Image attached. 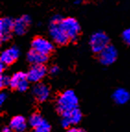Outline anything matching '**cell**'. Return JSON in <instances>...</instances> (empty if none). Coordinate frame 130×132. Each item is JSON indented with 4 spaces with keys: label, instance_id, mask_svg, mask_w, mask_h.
Masks as SVG:
<instances>
[{
    "label": "cell",
    "instance_id": "6da1fadb",
    "mask_svg": "<svg viewBox=\"0 0 130 132\" xmlns=\"http://www.w3.org/2000/svg\"><path fill=\"white\" fill-rule=\"evenodd\" d=\"M79 99L72 90H66L62 93L56 100V108L60 114H63L77 108Z\"/></svg>",
    "mask_w": 130,
    "mask_h": 132
},
{
    "label": "cell",
    "instance_id": "7a4b0ae2",
    "mask_svg": "<svg viewBox=\"0 0 130 132\" xmlns=\"http://www.w3.org/2000/svg\"><path fill=\"white\" fill-rule=\"evenodd\" d=\"M61 20L62 18L59 15H55L51 19L50 25H49V34L55 44L64 45L67 44L70 40L68 36L66 34L64 30L62 29L61 24H60Z\"/></svg>",
    "mask_w": 130,
    "mask_h": 132
},
{
    "label": "cell",
    "instance_id": "3957f363",
    "mask_svg": "<svg viewBox=\"0 0 130 132\" xmlns=\"http://www.w3.org/2000/svg\"><path fill=\"white\" fill-rule=\"evenodd\" d=\"M60 24L70 41H76L77 39L80 32V25L77 20L74 18L62 19Z\"/></svg>",
    "mask_w": 130,
    "mask_h": 132
},
{
    "label": "cell",
    "instance_id": "277c9868",
    "mask_svg": "<svg viewBox=\"0 0 130 132\" xmlns=\"http://www.w3.org/2000/svg\"><path fill=\"white\" fill-rule=\"evenodd\" d=\"M91 50L96 54H100L105 47L109 45V37L103 31H97L93 33L90 40Z\"/></svg>",
    "mask_w": 130,
    "mask_h": 132
},
{
    "label": "cell",
    "instance_id": "5b68a950",
    "mask_svg": "<svg viewBox=\"0 0 130 132\" xmlns=\"http://www.w3.org/2000/svg\"><path fill=\"white\" fill-rule=\"evenodd\" d=\"M30 80L27 77V73L16 72L10 79V87L19 92H25L29 87Z\"/></svg>",
    "mask_w": 130,
    "mask_h": 132
},
{
    "label": "cell",
    "instance_id": "8992f818",
    "mask_svg": "<svg viewBox=\"0 0 130 132\" xmlns=\"http://www.w3.org/2000/svg\"><path fill=\"white\" fill-rule=\"evenodd\" d=\"M47 69L44 64H32L27 72V77L30 82L38 83L46 75Z\"/></svg>",
    "mask_w": 130,
    "mask_h": 132
},
{
    "label": "cell",
    "instance_id": "52a82bcc",
    "mask_svg": "<svg viewBox=\"0 0 130 132\" xmlns=\"http://www.w3.org/2000/svg\"><path fill=\"white\" fill-rule=\"evenodd\" d=\"M31 48L47 55H50L54 50L53 44L49 40L45 39L44 37H41V36L35 37L32 40V42H31Z\"/></svg>",
    "mask_w": 130,
    "mask_h": 132
},
{
    "label": "cell",
    "instance_id": "ba28073f",
    "mask_svg": "<svg viewBox=\"0 0 130 132\" xmlns=\"http://www.w3.org/2000/svg\"><path fill=\"white\" fill-rule=\"evenodd\" d=\"M14 32V20L7 17L0 20V38L1 42H7L10 39L11 34Z\"/></svg>",
    "mask_w": 130,
    "mask_h": 132
},
{
    "label": "cell",
    "instance_id": "9c48e42d",
    "mask_svg": "<svg viewBox=\"0 0 130 132\" xmlns=\"http://www.w3.org/2000/svg\"><path fill=\"white\" fill-rule=\"evenodd\" d=\"M117 58V50L114 45H110L105 47L103 50L99 54L100 62L104 66L112 65Z\"/></svg>",
    "mask_w": 130,
    "mask_h": 132
},
{
    "label": "cell",
    "instance_id": "30bf717a",
    "mask_svg": "<svg viewBox=\"0 0 130 132\" xmlns=\"http://www.w3.org/2000/svg\"><path fill=\"white\" fill-rule=\"evenodd\" d=\"M19 56H20V49L17 46H11L3 51L0 56V61L7 66L13 64L19 58Z\"/></svg>",
    "mask_w": 130,
    "mask_h": 132
},
{
    "label": "cell",
    "instance_id": "8fae6325",
    "mask_svg": "<svg viewBox=\"0 0 130 132\" xmlns=\"http://www.w3.org/2000/svg\"><path fill=\"white\" fill-rule=\"evenodd\" d=\"M31 20L30 16L24 15L14 20V33L17 35H23L31 24Z\"/></svg>",
    "mask_w": 130,
    "mask_h": 132
},
{
    "label": "cell",
    "instance_id": "7c38bea8",
    "mask_svg": "<svg viewBox=\"0 0 130 132\" xmlns=\"http://www.w3.org/2000/svg\"><path fill=\"white\" fill-rule=\"evenodd\" d=\"M32 93L38 102H45L50 95V89L47 85L38 82L32 89Z\"/></svg>",
    "mask_w": 130,
    "mask_h": 132
},
{
    "label": "cell",
    "instance_id": "4fadbf2b",
    "mask_svg": "<svg viewBox=\"0 0 130 132\" xmlns=\"http://www.w3.org/2000/svg\"><path fill=\"white\" fill-rule=\"evenodd\" d=\"M27 60L32 64H44L48 60V55H44L42 53H40L38 51L31 48V51L27 54Z\"/></svg>",
    "mask_w": 130,
    "mask_h": 132
},
{
    "label": "cell",
    "instance_id": "5bb4252c",
    "mask_svg": "<svg viewBox=\"0 0 130 132\" xmlns=\"http://www.w3.org/2000/svg\"><path fill=\"white\" fill-rule=\"evenodd\" d=\"M9 127L13 131L22 132L27 128V120L22 116H16L10 120Z\"/></svg>",
    "mask_w": 130,
    "mask_h": 132
},
{
    "label": "cell",
    "instance_id": "9a60e30c",
    "mask_svg": "<svg viewBox=\"0 0 130 132\" xmlns=\"http://www.w3.org/2000/svg\"><path fill=\"white\" fill-rule=\"evenodd\" d=\"M112 99L117 104H125L130 99V94L126 89L119 88L115 90L112 94Z\"/></svg>",
    "mask_w": 130,
    "mask_h": 132
},
{
    "label": "cell",
    "instance_id": "2e32d148",
    "mask_svg": "<svg viewBox=\"0 0 130 132\" xmlns=\"http://www.w3.org/2000/svg\"><path fill=\"white\" fill-rule=\"evenodd\" d=\"M63 117H66V118L68 119L69 122L71 123V125H77V124L80 123V120H81L82 114L79 108H76V109H74V110L63 114Z\"/></svg>",
    "mask_w": 130,
    "mask_h": 132
},
{
    "label": "cell",
    "instance_id": "e0dca14e",
    "mask_svg": "<svg viewBox=\"0 0 130 132\" xmlns=\"http://www.w3.org/2000/svg\"><path fill=\"white\" fill-rule=\"evenodd\" d=\"M44 121H45V119L42 118V116H41L40 114H38V113L31 114L29 118V124L31 128H33V129L37 128L38 127L42 125Z\"/></svg>",
    "mask_w": 130,
    "mask_h": 132
},
{
    "label": "cell",
    "instance_id": "ac0fdd59",
    "mask_svg": "<svg viewBox=\"0 0 130 132\" xmlns=\"http://www.w3.org/2000/svg\"><path fill=\"white\" fill-rule=\"evenodd\" d=\"M10 79L11 77L6 75V74H1V77H0V87L3 89L7 87V86H10Z\"/></svg>",
    "mask_w": 130,
    "mask_h": 132
},
{
    "label": "cell",
    "instance_id": "d6986e66",
    "mask_svg": "<svg viewBox=\"0 0 130 132\" xmlns=\"http://www.w3.org/2000/svg\"><path fill=\"white\" fill-rule=\"evenodd\" d=\"M122 38H123L124 42L130 46V28L126 29V30H125V31H123Z\"/></svg>",
    "mask_w": 130,
    "mask_h": 132
},
{
    "label": "cell",
    "instance_id": "ffe728a7",
    "mask_svg": "<svg viewBox=\"0 0 130 132\" xmlns=\"http://www.w3.org/2000/svg\"><path fill=\"white\" fill-rule=\"evenodd\" d=\"M61 125L64 128H70V126H72L70 122H69L68 119L66 118V117H63V119H62V121H61Z\"/></svg>",
    "mask_w": 130,
    "mask_h": 132
},
{
    "label": "cell",
    "instance_id": "44dd1931",
    "mask_svg": "<svg viewBox=\"0 0 130 132\" xmlns=\"http://www.w3.org/2000/svg\"><path fill=\"white\" fill-rule=\"evenodd\" d=\"M49 72L52 74V75H56L58 72H59V68L57 66H52L49 69Z\"/></svg>",
    "mask_w": 130,
    "mask_h": 132
},
{
    "label": "cell",
    "instance_id": "7402d4cb",
    "mask_svg": "<svg viewBox=\"0 0 130 132\" xmlns=\"http://www.w3.org/2000/svg\"><path fill=\"white\" fill-rule=\"evenodd\" d=\"M7 93H4V92H2V93H1V94H0V104H4V102L7 100Z\"/></svg>",
    "mask_w": 130,
    "mask_h": 132
},
{
    "label": "cell",
    "instance_id": "603a6c76",
    "mask_svg": "<svg viewBox=\"0 0 130 132\" xmlns=\"http://www.w3.org/2000/svg\"><path fill=\"white\" fill-rule=\"evenodd\" d=\"M69 132H81L83 130L81 128H68Z\"/></svg>",
    "mask_w": 130,
    "mask_h": 132
},
{
    "label": "cell",
    "instance_id": "cb8c5ba5",
    "mask_svg": "<svg viewBox=\"0 0 130 132\" xmlns=\"http://www.w3.org/2000/svg\"><path fill=\"white\" fill-rule=\"evenodd\" d=\"M6 66H7V65L4 64L3 62H1V64H0V71H1V72H3V71H4L5 67H6Z\"/></svg>",
    "mask_w": 130,
    "mask_h": 132
},
{
    "label": "cell",
    "instance_id": "d4e9b609",
    "mask_svg": "<svg viewBox=\"0 0 130 132\" xmlns=\"http://www.w3.org/2000/svg\"><path fill=\"white\" fill-rule=\"evenodd\" d=\"M10 130H11L10 127H9V128H7V127H4V128H2V131L3 132H9Z\"/></svg>",
    "mask_w": 130,
    "mask_h": 132
}]
</instances>
